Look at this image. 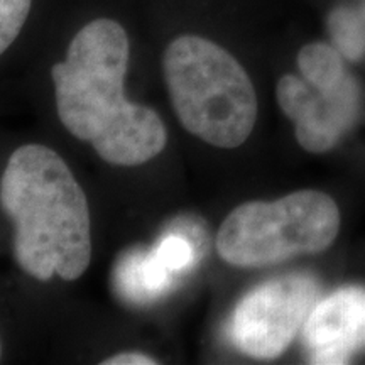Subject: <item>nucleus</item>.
I'll list each match as a JSON object with an SVG mask.
<instances>
[{
  "label": "nucleus",
  "mask_w": 365,
  "mask_h": 365,
  "mask_svg": "<svg viewBox=\"0 0 365 365\" xmlns=\"http://www.w3.org/2000/svg\"><path fill=\"white\" fill-rule=\"evenodd\" d=\"M129 58L120 22L100 17L73 36L65 61L51 68L61 124L113 166H140L168 143L158 112L125 98Z\"/></svg>",
  "instance_id": "1"
},
{
  "label": "nucleus",
  "mask_w": 365,
  "mask_h": 365,
  "mask_svg": "<svg viewBox=\"0 0 365 365\" xmlns=\"http://www.w3.org/2000/svg\"><path fill=\"white\" fill-rule=\"evenodd\" d=\"M0 207L14 222V254L39 281L81 277L91 261L90 208L68 164L43 144L21 145L0 180Z\"/></svg>",
  "instance_id": "2"
},
{
  "label": "nucleus",
  "mask_w": 365,
  "mask_h": 365,
  "mask_svg": "<svg viewBox=\"0 0 365 365\" xmlns=\"http://www.w3.org/2000/svg\"><path fill=\"white\" fill-rule=\"evenodd\" d=\"M163 73L181 125L215 145L239 148L252 134L257 97L247 71L225 48L182 34L168 44Z\"/></svg>",
  "instance_id": "3"
},
{
  "label": "nucleus",
  "mask_w": 365,
  "mask_h": 365,
  "mask_svg": "<svg viewBox=\"0 0 365 365\" xmlns=\"http://www.w3.org/2000/svg\"><path fill=\"white\" fill-rule=\"evenodd\" d=\"M340 230L331 196L303 190L276 202H247L218 228L217 250L235 267H262L330 247Z\"/></svg>",
  "instance_id": "4"
},
{
  "label": "nucleus",
  "mask_w": 365,
  "mask_h": 365,
  "mask_svg": "<svg viewBox=\"0 0 365 365\" xmlns=\"http://www.w3.org/2000/svg\"><path fill=\"white\" fill-rule=\"evenodd\" d=\"M317 298V282L304 274L264 282L245 294L235 308L232 340L249 357H279L304 325Z\"/></svg>",
  "instance_id": "5"
},
{
  "label": "nucleus",
  "mask_w": 365,
  "mask_h": 365,
  "mask_svg": "<svg viewBox=\"0 0 365 365\" xmlns=\"http://www.w3.org/2000/svg\"><path fill=\"white\" fill-rule=\"evenodd\" d=\"M276 97L281 110L294 122L299 145L313 154L327 153L339 143L360 110V88L354 76L336 88L322 91L304 78L284 75Z\"/></svg>",
  "instance_id": "6"
},
{
  "label": "nucleus",
  "mask_w": 365,
  "mask_h": 365,
  "mask_svg": "<svg viewBox=\"0 0 365 365\" xmlns=\"http://www.w3.org/2000/svg\"><path fill=\"white\" fill-rule=\"evenodd\" d=\"M312 364H346L365 345V289L344 287L314 304L304 322Z\"/></svg>",
  "instance_id": "7"
},
{
  "label": "nucleus",
  "mask_w": 365,
  "mask_h": 365,
  "mask_svg": "<svg viewBox=\"0 0 365 365\" xmlns=\"http://www.w3.org/2000/svg\"><path fill=\"white\" fill-rule=\"evenodd\" d=\"M176 277L154 250L127 254L115 267L117 291L132 303H148L166 293Z\"/></svg>",
  "instance_id": "8"
},
{
  "label": "nucleus",
  "mask_w": 365,
  "mask_h": 365,
  "mask_svg": "<svg viewBox=\"0 0 365 365\" xmlns=\"http://www.w3.org/2000/svg\"><path fill=\"white\" fill-rule=\"evenodd\" d=\"M298 68L303 78L317 90L330 91L349 78L339 49L325 43H312L298 53Z\"/></svg>",
  "instance_id": "9"
},
{
  "label": "nucleus",
  "mask_w": 365,
  "mask_h": 365,
  "mask_svg": "<svg viewBox=\"0 0 365 365\" xmlns=\"http://www.w3.org/2000/svg\"><path fill=\"white\" fill-rule=\"evenodd\" d=\"M328 27L341 56L350 61H359L365 56V16L360 9H335L328 17Z\"/></svg>",
  "instance_id": "10"
},
{
  "label": "nucleus",
  "mask_w": 365,
  "mask_h": 365,
  "mask_svg": "<svg viewBox=\"0 0 365 365\" xmlns=\"http://www.w3.org/2000/svg\"><path fill=\"white\" fill-rule=\"evenodd\" d=\"M33 0H0V56L19 38Z\"/></svg>",
  "instance_id": "11"
},
{
  "label": "nucleus",
  "mask_w": 365,
  "mask_h": 365,
  "mask_svg": "<svg viewBox=\"0 0 365 365\" xmlns=\"http://www.w3.org/2000/svg\"><path fill=\"white\" fill-rule=\"evenodd\" d=\"M154 254L171 272H181L195 262L196 254L191 242L185 235L170 234L163 237L153 249Z\"/></svg>",
  "instance_id": "12"
},
{
  "label": "nucleus",
  "mask_w": 365,
  "mask_h": 365,
  "mask_svg": "<svg viewBox=\"0 0 365 365\" xmlns=\"http://www.w3.org/2000/svg\"><path fill=\"white\" fill-rule=\"evenodd\" d=\"M102 364L103 365H154L156 364V360L144 354L127 352V354L113 355V357L103 360Z\"/></svg>",
  "instance_id": "13"
},
{
  "label": "nucleus",
  "mask_w": 365,
  "mask_h": 365,
  "mask_svg": "<svg viewBox=\"0 0 365 365\" xmlns=\"http://www.w3.org/2000/svg\"><path fill=\"white\" fill-rule=\"evenodd\" d=\"M360 11H362V14L365 16V0H360Z\"/></svg>",
  "instance_id": "14"
},
{
  "label": "nucleus",
  "mask_w": 365,
  "mask_h": 365,
  "mask_svg": "<svg viewBox=\"0 0 365 365\" xmlns=\"http://www.w3.org/2000/svg\"><path fill=\"white\" fill-rule=\"evenodd\" d=\"M0 357H2V344H0Z\"/></svg>",
  "instance_id": "15"
}]
</instances>
